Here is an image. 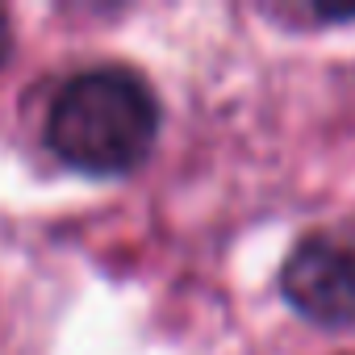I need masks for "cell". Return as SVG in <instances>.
Returning a JSON list of instances; mask_svg holds the SVG:
<instances>
[{
  "mask_svg": "<svg viewBox=\"0 0 355 355\" xmlns=\"http://www.w3.org/2000/svg\"><path fill=\"white\" fill-rule=\"evenodd\" d=\"M159 134V101L130 67H92L71 76L51 113V150L88 175H125L146 163Z\"/></svg>",
  "mask_w": 355,
  "mask_h": 355,
  "instance_id": "1",
  "label": "cell"
},
{
  "mask_svg": "<svg viewBox=\"0 0 355 355\" xmlns=\"http://www.w3.org/2000/svg\"><path fill=\"white\" fill-rule=\"evenodd\" d=\"M284 297L288 305L318 326H351L355 322V247L330 234L305 239L284 263Z\"/></svg>",
  "mask_w": 355,
  "mask_h": 355,
  "instance_id": "2",
  "label": "cell"
},
{
  "mask_svg": "<svg viewBox=\"0 0 355 355\" xmlns=\"http://www.w3.org/2000/svg\"><path fill=\"white\" fill-rule=\"evenodd\" d=\"M9 51H13V26H9V13L0 9V63L9 59Z\"/></svg>",
  "mask_w": 355,
  "mask_h": 355,
  "instance_id": "3",
  "label": "cell"
}]
</instances>
